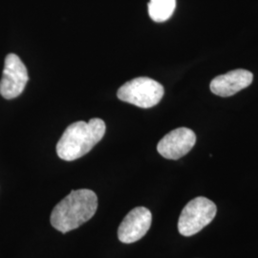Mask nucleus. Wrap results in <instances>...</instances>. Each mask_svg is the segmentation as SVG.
Segmentation results:
<instances>
[{"label": "nucleus", "instance_id": "obj_6", "mask_svg": "<svg viewBox=\"0 0 258 258\" xmlns=\"http://www.w3.org/2000/svg\"><path fill=\"white\" fill-rule=\"evenodd\" d=\"M152 214L145 207H137L128 212L118 229V238L121 243L131 244L142 239L149 231Z\"/></svg>", "mask_w": 258, "mask_h": 258}, {"label": "nucleus", "instance_id": "obj_7", "mask_svg": "<svg viewBox=\"0 0 258 258\" xmlns=\"http://www.w3.org/2000/svg\"><path fill=\"white\" fill-rule=\"evenodd\" d=\"M196 143V135L191 129L180 127L170 131L162 139L158 146V152L168 160H178L186 155Z\"/></svg>", "mask_w": 258, "mask_h": 258}, {"label": "nucleus", "instance_id": "obj_8", "mask_svg": "<svg viewBox=\"0 0 258 258\" xmlns=\"http://www.w3.org/2000/svg\"><path fill=\"white\" fill-rule=\"evenodd\" d=\"M252 73L247 70L237 69L220 75L211 83V91L220 97H231L248 87L252 83Z\"/></svg>", "mask_w": 258, "mask_h": 258}, {"label": "nucleus", "instance_id": "obj_1", "mask_svg": "<svg viewBox=\"0 0 258 258\" xmlns=\"http://www.w3.org/2000/svg\"><path fill=\"white\" fill-rule=\"evenodd\" d=\"M98 209V197L91 189L72 190L55 205L50 221L62 233L73 231L89 221Z\"/></svg>", "mask_w": 258, "mask_h": 258}, {"label": "nucleus", "instance_id": "obj_2", "mask_svg": "<svg viewBox=\"0 0 258 258\" xmlns=\"http://www.w3.org/2000/svg\"><path fill=\"white\" fill-rule=\"evenodd\" d=\"M105 129V122L99 118L70 124L56 144L57 156L67 162L82 158L103 138Z\"/></svg>", "mask_w": 258, "mask_h": 258}, {"label": "nucleus", "instance_id": "obj_3", "mask_svg": "<svg viewBox=\"0 0 258 258\" xmlns=\"http://www.w3.org/2000/svg\"><path fill=\"white\" fill-rule=\"evenodd\" d=\"M164 87L156 81L142 77L131 80L120 86L117 93L122 102H128L141 108L155 106L164 96Z\"/></svg>", "mask_w": 258, "mask_h": 258}, {"label": "nucleus", "instance_id": "obj_9", "mask_svg": "<svg viewBox=\"0 0 258 258\" xmlns=\"http://www.w3.org/2000/svg\"><path fill=\"white\" fill-rule=\"evenodd\" d=\"M176 8V0H150L148 15L155 22H165L170 19Z\"/></svg>", "mask_w": 258, "mask_h": 258}, {"label": "nucleus", "instance_id": "obj_5", "mask_svg": "<svg viewBox=\"0 0 258 258\" xmlns=\"http://www.w3.org/2000/svg\"><path fill=\"white\" fill-rule=\"evenodd\" d=\"M29 77L26 66L19 55L9 54L5 58L2 79L0 81V94L4 99L12 100L24 91Z\"/></svg>", "mask_w": 258, "mask_h": 258}, {"label": "nucleus", "instance_id": "obj_4", "mask_svg": "<svg viewBox=\"0 0 258 258\" xmlns=\"http://www.w3.org/2000/svg\"><path fill=\"white\" fill-rule=\"evenodd\" d=\"M217 212L216 205L206 197H196L185 205L178 221V231L192 236L212 223Z\"/></svg>", "mask_w": 258, "mask_h": 258}]
</instances>
